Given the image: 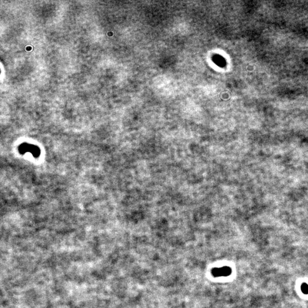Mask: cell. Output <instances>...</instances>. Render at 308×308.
I'll return each instance as SVG.
<instances>
[{"instance_id":"6da1fadb","label":"cell","mask_w":308,"mask_h":308,"mask_svg":"<svg viewBox=\"0 0 308 308\" xmlns=\"http://www.w3.org/2000/svg\"><path fill=\"white\" fill-rule=\"evenodd\" d=\"M232 273L231 269L228 267L215 268L212 270V273L215 277H226L230 276Z\"/></svg>"},{"instance_id":"7a4b0ae2","label":"cell","mask_w":308,"mask_h":308,"mask_svg":"<svg viewBox=\"0 0 308 308\" xmlns=\"http://www.w3.org/2000/svg\"><path fill=\"white\" fill-rule=\"evenodd\" d=\"M301 291L303 293L308 295V285L306 283H303L301 287Z\"/></svg>"}]
</instances>
